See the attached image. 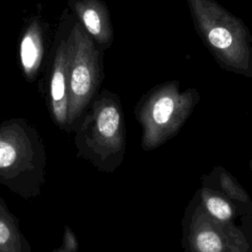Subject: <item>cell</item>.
<instances>
[{"instance_id": "4", "label": "cell", "mask_w": 252, "mask_h": 252, "mask_svg": "<svg viewBox=\"0 0 252 252\" xmlns=\"http://www.w3.org/2000/svg\"><path fill=\"white\" fill-rule=\"evenodd\" d=\"M201 100L196 88L180 89L178 80L151 88L137 101L134 115L141 126V148L153 151L175 137Z\"/></svg>"}, {"instance_id": "2", "label": "cell", "mask_w": 252, "mask_h": 252, "mask_svg": "<svg viewBox=\"0 0 252 252\" xmlns=\"http://www.w3.org/2000/svg\"><path fill=\"white\" fill-rule=\"evenodd\" d=\"M47 154L36 128L22 117L0 123V184L30 201L45 184Z\"/></svg>"}, {"instance_id": "3", "label": "cell", "mask_w": 252, "mask_h": 252, "mask_svg": "<svg viewBox=\"0 0 252 252\" xmlns=\"http://www.w3.org/2000/svg\"><path fill=\"white\" fill-rule=\"evenodd\" d=\"M193 27L218 65L252 79V34L246 24L216 0H186Z\"/></svg>"}, {"instance_id": "9", "label": "cell", "mask_w": 252, "mask_h": 252, "mask_svg": "<svg viewBox=\"0 0 252 252\" xmlns=\"http://www.w3.org/2000/svg\"><path fill=\"white\" fill-rule=\"evenodd\" d=\"M67 8L87 33L103 51L114 40L110 12L103 0H68Z\"/></svg>"}, {"instance_id": "8", "label": "cell", "mask_w": 252, "mask_h": 252, "mask_svg": "<svg viewBox=\"0 0 252 252\" xmlns=\"http://www.w3.org/2000/svg\"><path fill=\"white\" fill-rule=\"evenodd\" d=\"M48 27L42 16L37 13L31 15L23 28L18 55L22 74L29 83L34 82L41 71L46 52Z\"/></svg>"}, {"instance_id": "13", "label": "cell", "mask_w": 252, "mask_h": 252, "mask_svg": "<svg viewBox=\"0 0 252 252\" xmlns=\"http://www.w3.org/2000/svg\"><path fill=\"white\" fill-rule=\"evenodd\" d=\"M248 165H249V169H250V171H251V173H252V158L249 160Z\"/></svg>"}, {"instance_id": "6", "label": "cell", "mask_w": 252, "mask_h": 252, "mask_svg": "<svg viewBox=\"0 0 252 252\" xmlns=\"http://www.w3.org/2000/svg\"><path fill=\"white\" fill-rule=\"evenodd\" d=\"M103 52L74 17L68 34L69 133L99 92L104 78Z\"/></svg>"}, {"instance_id": "1", "label": "cell", "mask_w": 252, "mask_h": 252, "mask_svg": "<svg viewBox=\"0 0 252 252\" xmlns=\"http://www.w3.org/2000/svg\"><path fill=\"white\" fill-rule=\"evenodd\" d=\"M73 132L77 157L98 171L112 173L123 162L126 125L119 95L102 89L94 97Z\"/></svg>"}, {"instance_id": "10", "label": "cell", "mask_w": 252, "mask_h": 252, "mask_svg": "<svg viewBox=\"0 0 252 252\" xmlns=\"http://www.w3.org/2000/svg\"><path fill=\"white\" fill-rule=\"evenodd\" d=\"M196 193L203 208L215 219L236 221L243 218H252L251 210L240 206L216 189L201 185Z\"/></svg>"}, {"instance_id": "7", "label": "cell", "mask_w": 252, "mask_h": 252, "mask_svg": "<svg viewBox=\"0 0 252 252\" xmlns=\"http://www.w3.org/2000/svg\"><path fill=\"white\" fill-rule=\"evenodd\" d=\"M74 16L66 8L62 13L50 51L44 94L53 123L69 133V86H68V34Z\"/></svg>"}, {"instance_id": "12", "label": "cell", "mask_w": 252, "mask_h": 252, "mask_svg": "<svg viewBox=\"0 0 252 252\" xmlns=\"http://www.w3.org/2000/svg\"><path fill=\"white\" fill-rule=\"evenodd\" d=\"M0 252H32V246L22 232L18 219L0 197Z\"/></svg>"}, {"instance_id": "5", "label": "cell", "mask_w": 252, "mask_h": 252, "mask_svg": "<svg viewBox=\"0 0 252 252\" xmlns=\"http://www.w3.org/2000/svg\"><path fill=\"white\" fill-rule=\"evenodd\" d=\"M183 252H252V218L224 221L203 208L197 193L181 220Z\"/></svg>"}, {"instance_id": "11", "label": "cell", "mask_w": 252, "mask_h": 252, "mask_svg": "<svg viewBox=\"0 0 252 252\" xmlns=\"http://www.w3.org/2000/svg\"><path fill=\"white\" fill-rule=\"evenodd\" d=\"M201 185L218 190L228 199L252 211V199L237 179L224 167L216 165L200 177Z\"/></svg>"}]
</instances>
